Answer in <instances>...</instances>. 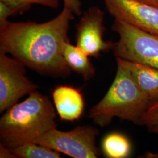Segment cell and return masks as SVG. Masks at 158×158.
I'll use <instances>...</instances> for the list:
<instances>
[{
    "label": "cell",
    "mask_w": 158,
    "mask_h": 158,
    "mask_svg": "<svg viewBox=\"0 0 158 158\" xmlns=\"http://www.w3.org/2000/svg\"><path fill=\"white\" fill-rule=\"evenodd\" d=\"M73 15L64 7L56 17L46 23L8 21L0 26V51L42 74L66 77L72 70L63 50Z\"/></svg>",
    "instance_id": "1"
},
{
    "label": "cell",
    "mask_w": 158,
    "mask_h": 158,
    "mask_svg": "<svg viewBox=\"0 0 158 158\" xmlns=\"http://www.w3.org/2000/svg\"><path fill=\"white\" fill-rule=\"evenodd\" d=\"M48 96L35 90L0 119V143L10 148L33 142L56 128V110Z\"/></svg>",
    "instance_id": "2"
},
{
    "label": "cell",
    "mask_w": 158,
    "mask_h": 158,
    "mask_svg": "<svg viewBox=\"0 0 158 158\" xmlns=\"http://www.w3.org/2000/svg\"><path fill=\"white\" fill-rule=\"evenodd\" d=\"M152 102L129 70L117 62L112 84L104 97L90 110L89 117L101 127L110 124L114 117L140 124L142 117Z\"/></svg>",
    "instance_id": "3"
},
{
    "label": "cell",
    "mask_w": 158,
    "mask_h": 158,
    "mask_svg": "<svg viewBox=\"0 0 158 158\" xmlns=\"http://www.w3.org/2000/svg\"><path fill=\"white\" fill-rule=\"evenodd\" d=\"M113 31L119 40L113 50L116 57L158 69V35L115 20Z\"/></svg>",
    "instance_id": "4"
},
{
    "label": "cell",
    "mask_w": 158,
    "mask_h": 158,
    "mask_svg": "<svg viewBox=\"0 0 158 158\" xmlns=\"http://www.w3.org/2000/svg\"><path fill=\"white\" fill-rule=\"evenodd\" d=\"M99 130L91 125L78 126L69 131L56 128L50 130L35 141L73 158H96L100 155L96 145Z\"/></svg>",
    "instance_id": "5"
},
{
    "label": "cell",
    "mask_w": 158,
    "mask_h": 158,
    "mask_svg": "<svg viewBox=\"0 0 158 158\" xmlns=\"http://www.w3.org/2000/svg\"><path fill=\"white\" fill-rule=\"evenodd\" d=\"M26 66L14 57L0 51V113L8 110L39 86L26 76Z\"/></svg>",
    "instance_id": "6"
},
{
    "label": "cell",
    "mask_w": 158,
    "mask_h": 158,
    "mask_svg": "<svg viewBox=\"0 0 158 158\" xmlns=\"http://www.w3.org/2000/svg\"><path fill=\"white\" fill-rule=\"evenodd\" d=\"M115 20L158 35V8L140 0H103Z\"/></svg>",
    "instance_id": "7"
},
{
    "label": "cell",
    "mask_w": 158,
    "mask_h": 158,
    "mask_svg": "<svg viewBox=\"0 0 158 158\" xmlns=\"http://www.w3.org/2000/svg\"><path fill=\"white\" fill-rule=\"evenodd\" d=\"M104 13L97 7L85 12L77 25L76 45L89 56L98 57L100 53L113 49L114 43L103 39Z\"/></svg>",
    "instance_id": "8"
},
{
    "label": "cell",
    "mask_w": 158,
    "mask_h": 158,
    "mask_svg": "<svg viewBox=\"0 0 158 158\" xmlns=\"http://www.w3.org/2000/svg\"><path fill=\"white\" fill-rule=\"evenodd\" d=\"M55 107L60 119L74 121L81 118L85 110V99L79 89L72 85H58L52 91Z\"/></svg>",
    "instance_id": "9"
},
{
    "label": "cell",
    "mask_w": 158,
    "mask_h": 158,
    "mask_svg": "<svg viewBox=\"0 0 158 158\" xmlns=\"http://www.w3.org/2000/svg\"><path fill=\"white\" fill-rule=\"evenodd\" d=\"M116 60L129 70L136 84L153 102L158 100V69L118 57Z\"/></svg>",
    "instance_id": "10"
},
{
    "label": "cell",
    "mask_w": 158,
    "mask_h": 158,
    "mask_svg": "<svg viewBox=\"0 0 158 158\" xmlns=\"http://www.w3.org/2000/svg\"><path fill=\"white\" fill-rule=\"evenodd\" d=\"M63 55L72 71L79 74L85 81H89L94 77L96 69L89 56L77 46L71 44L69 40L64 44Z\"/></svg>",
    "instance_id": "11"
},
{
    "label": "cell",
    "mask_w": 158,
    "mask_h": 158,
    "mask_svg": "<svg viewBox=\"0 0 158 158\" xmlns=\"http://www.w3.org/2000/svg\"><path fill=\"white\" fill-rule=\"evenodd\" d=\"M102 149L108 158H126L131 153L132 146L129 139L122 133L113 132L102 139Z\"/></svg>",
    "instance_id": "12"
},
{
    "label": "cell",
    "mask_w": 158,
    "mask_h": 158,
    "mask_svg": "<svg viewBox=\"0 0 158 158\" xmlns=\"http://www.w3.org/2000/svg\"><path fill=\"white\" fill-rule=\"evenodd\" d=\"M11 149L17 158H59L61 153L35 142L27 143Z\"/></svg>",
    "instance_id": "13"
},
{
    "label": "cell",
    "mask_w": 158,
    "mask_h": 158,
    "mask_svg": "<svg viewBox=\"0 0 158 158\" xmlns=\"http://www.w3.org/2000/svg\"><path fill=\"white\" fill-rule=\"evenodd\" d=\"M13 7L17 12H23L29 10L32 5L38 4L52 8L59 6L58 0H0Z\"/></svg>",
    "instance_id": "14"
},
{
    "label": "cell",
    "mask_w": 158,
    "mask_h": 158,
    "mask_svg": "<svg viewBox=\"0 0 158 158\" xmlns=\"http://www.w3.org/2000/svg\"><path fill=\"white\" fill-rule=\"evenodd\" d=\"M140 125L150 132L158 134V100L153 102L142 117Z\"/></svg>",
    "instance_id": "15"
},
{
    "label": "cell",
    "mask_w": 158,
    "mask_h": 158,
    "mask_svg": "<svg viewBox=\"0 0 158 158\" xmlns=\"http://www.w3.org/2000/svg\"><path fill=\"white\" fill-rule=\"evenodd\" d=\"M17 13V11L11 6L0 1V26L8 21V17Z\"/></svg>",
    "instance_id": "16"
},
{
    "label": "cell",
    "mask_w": 158,
    "mask_h": 158,
    "mask_svg": "<svg viewBox=\"0 0 158 158\" xmlns=\"http://www.w3.org/2000/svg\"><path fill=\"white\" fill-rule=\"evenodd\" d=\"M64 7H66L73 12V14L80 15L81 14V2L80 0H63Z\"/></svg>",
    "instance_id": "17"
},
{
    "label": "cell",
    "mask_w": 158,
    "mask_h": 158,
    "mask_svg": "<svg viewBox=\"0 0 158 158\" xmlns=\"http://www.w3.org/2000/svg\"><path fill=\"white\" fill-rule=\"evenodd\" d=\"M0 158H16L17 157L12 151L10 148L0 143Z\"/></svg>",
    "instance_id": "18"
},
{
    "label": "cell",
    "mask_w": 158,
    "mask_h": 158,
    "mask_svg": "<svg viewBox=\"0 0 158 158\" xmlns=\"http://www.w3.org/2000/svg\"><path fill=\"white\" fill-rule=\"evenodd\" d=\"M149 5L156 6L158 8V0H140Z\"/></svg>",
    "instance_id": "19"
},
{
    "label": "cell",
    "mask_w": 158,
    "mask_h": 158,
    "mask_svg": "<svg viewBox=\"0 0 158 158\" xmlns=\"http://www.w3.org/2000/svg\"><path fill=\"white\" fill-rule=\"evenodd\" d=\"M144 158H158V153L147 152L145 155H144Z\"/></svg>",
    "instance_id": "20"
}]
</instances>
